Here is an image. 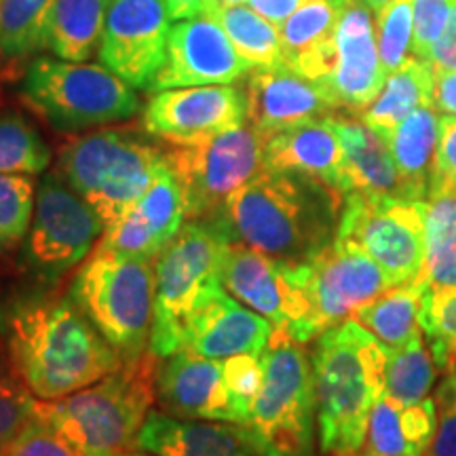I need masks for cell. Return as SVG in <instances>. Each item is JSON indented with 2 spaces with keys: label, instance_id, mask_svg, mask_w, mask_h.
Here are the masks:
<instances>
[{
  "label": "cell",
  "instance_id": "obj_1",
  "mask_svg": "<svg viewBox=\"0 0 456 456\" xmlns=\"http://www.w3.org/2000/svg\"><path fill=\"white\" fill-rule=\"evenodd\" d=\"M0 349L41 402L81 391L123 366L70 294L28 281L0 298Z\"/></svg>",
  "mask_w": 456,
  "mask_h": 456
},
{
  "label": "cell",
  "instance_id": "obj_2",
  "mask_svg": "<svg viewBox=\"0 0 456 456\" xmlns=\"http://www.w3.org/2000/svg\"><path fill=\"white\" fill-rule=\"evenodd\" d=\"M342 199L309 175L265 169L205 220H212L231 243L283 265H305L334 243Z\"/></svg>",
  "mask_w": 456,
  "mask_h": 456
},
{
  "label": "cell",
  "instance_id": "obj_3",
  "mask_svg": "<svg viewBox=\"0 0 456 456\" xmlns=\"http://www.w3.org/2000/svg\"><path fill=\"white\" fill-rule=\"evenodd\" d=\"M387 349L355 319L330 328L311 351L319 450L346 456L362 448L374 403L385 393Z\"/></svg>",
  "mask_w": 456,
  "mask_h": 456
},
{
  "label": "cell",
  "instance_id": "obj_4",
  "mask_svg": "<svg viewBox=\"0 0 456 456\" xmlns=\"http://www.w3.org/2000/svg\"><path fill=\"white\" fill-rule=\"evenodd\" d=\"M159 357L148 351L98 383L41 402L37 412L83 456H117L138 450V436L157 403Z\"/></svg>",
  "mask_w": 456,
  "mask_h": 456
},
{
  "label": "cell",
  "instance_id": "obj_5",
  "mask_svg": "<svg viewBox=\"0 0 456 456\" xmlns=\"http://www.w3.org/2000/svg\"><path fill=\"white\" fill-rule=\"evenodd\" d=\"M163 165L165 146L144 129L108 125L68 140L55 171L108 226L144 195Z\"/></svg>",
  "mask_w": 456,
  "mask_h": 456
},
{
  "label": "cell",
  "instance_id": "obj_6",
  "mask_svg": "<svg viewBox=\"0 0 456 456\" xmlns=\"http://www.w3.org/2000/svg\"><path fill=\"white\" fill-rule=\"evenodd\" d=\"M155 262L94 249L68 283V294L123 363L151 351Z\"/></svg>",
  "mask_w": 456,
  "mask_h": 456
},
{
  "label": "cell",
  "instance_id": "obj_7",
  "mask_svg": "<svg viewBox=\"0 0 456 456\" xmlns=\"http://www.w3.org/2000/svg\"><path fill=\"white\" fill-rule=\"evenodd\" d=\"M20 98L60 134H87L129 121L140 98L129 83L104 64L37 57L28 64Z\"/></svg>",
  "mask_w": 456,
  "mask_h": 456
},
{
  "label": "cell",
  "instance_id": "obj_8",
  "mask_svg": "<svg viewBox=\"0 0 456 456\" xmlns=\"http://www.w3.org/2000/svg\"><path fill=\"white\" fill-rule=\"evenodd\" d=\"M265 380L241 425L256 456H315L317 403L311 355L275 330L262 353Z\"/></svg>",
  "mask_w": 456,
  "mask_h": 456
},
{
  "label": "cell",
  "instance_id": "obj_9",
  "mask_svg": "<svg viewBox=\"0 0 456 456\" xmlns=\"http://www.w3.org/2000/svg\"><path fill=\"white\" fill-rule=\"evenodd\" d=\"M296 294V317L288 334L306 345L355 315L376 296L393 288L391 279L366 252L338 241L305 265H285Z\"/></svg>",
  "mask_w": 456,
  "mask_h": 456
},
{
  "label": "cell",
  "instance_id": "obj_10",
  "mask_svg": "<svg viewBox=\"0 0 456 456\" xmlns=\"http://www.w3.org/2000/svg\"><path fill=\"white\" fill-rule=\"evenodd\" d=\"M231 241L212 220H186L155 262V315L151 351L159 359L180 351L188 315L222 285V265Z\"/></svg>",
  "mask_w": 456,
  "mask_h": 456
},
{
  "label": "cell",
  "instance_id": "obj_11",
  "mask_svg": "<svg viewBox=\"0 0 456 456\" xmlns=\"http://www.w3.org/2000/svg\"><path fill=\"white\" fill-rule=\"evenodd\" d=\"M104 231L100 214L57 171L45 174L38 182L30 231L17 256L26 281L60 288L94 254Z\"/></svg>",
  "mask_w": 456,
  "mask_h": 456
},
{
  "label": "cell",
  "instance_id": "obj_12",
  "mask_svg": "<svg viewBox=\"0 0 456 456\" xmlns=\"http://www.w3.org/2000/svg\"><path fill=\"white\" fill-rule=\"evenodd\" d=\"M266 140L249 123L195 144H167L165 159L184 192L188 220L212 218L266 169Z\"/></svg>",
  "mask_w": 456,
  "mask_h": 456
},
{
  "label": "cell",
  "instance_id": "obj_13",
  "mask_svg": "<svg viewBox=\"0 0 456 456\" xmlns=\"http://www.w3.org/2000/svg\"><path fill=\"white\" fill-rule=\"evenodd\" d=\"M336 239L366 252L393 285L414 281L425 265V201L349 192Z\"/></svg>",
  "mask_w": 456,
  "mask_h": 456
},
{
  "label": "cell",
  "instance_id": "obj_14",
  "mask_svg": "<svg viewBox=\"0 0 456 456\" xmlns=\"http://www.w3.org/2000/svg\"><path fill=\"white\" fill-rule=\"evenodd\" d=\"M248 121V95L239 85H199L151 95L140 127L165 144H195Z\"/></svg>",
  "mask_w": 456,
  "mask_h": 456
},
{
  "label": "cell",
  "instance_id": "obj_15",
  "mask_svg": "<svg viewBox=\"0 0 456 456\" xmlns=\"http://www.w3.org/2000/svg\"><path fill=\"white\" fill-rule=\"evenodd\" d=\"M171 17L163 0H110L100 61L134 89H151L167 57Z\"/></svg>",
  "mask_w": 456,
  "mask_h": 456
},
{
  "label": "cell",
  "instance_id": "obj_16",
  "mask_svg": "<svg viewBox=\"0 0 456 456\" xmlns=\"http://www.w3.org/2000/svg\"><path fill=\"white\" fill-rule=\"evenodd\" d=\"M252 70L254 66L239 55L218 21L212 15H199L171 26L167 57L148 91L235 85Z\"/></svg>",
  "mask_w": 456,
  "mask_h": 456
},
{
  "label": "cell",
  "instance_id": "obj_17",
  "mask_svg": "<svg viewBox=\"0 0 456 456\" xmlns=\"http://www.w3.org/2000/svg\"><path fill=\"white\" fill-rule=\"evenodd\" d=\"M385 81L372 13L362 0H342L334 30V64L323 87L340 110L359 114L376 100Z\"/></svg>",
  "mask_w": 456,
  "mask_h": 456
},
{
  "label": "cell",
  "instance_id": "obj_18",
  "mask_svg": "<svg viewBox=\"0 0 456 456\" xmlns=\"http://www.w3.org/2000/svg\"><path fill=\"white\" fill-rule=\"evenodd\" d=\"M186 220L184 192L165 159L163 169L144 195L121 218L106 226L95 249L157 260Z\"/></svg>",
  "mask_w": 456,
  "mask_h": 456
},
{
  "label": "cell",
  "instance_id": "obj_19",
  "mask_svg": "<svg viewBox=\"0 0 456 456\" xmlns=\"http://www.w3.org/2000/svg\"><path fill=\"white\" fill-rule=\"evenodd\" d=\"M157 406L175 419L241 425V414L226 389L222 362L188 349L159 359Z\"/></svg>",
  "mask_w": 456,
  "mask_h": 456
},
{
  "label": "cell",
  "instance_id": "obj_20",
  "mask_svg": "<svg viewBox=\"0 0 456 456\" xmlns=\"http://www.w3.org/2000/svg\"><path fill=\"white\" fill-rule=\"evenodd\" d=\"M248 123L265 140L302 123L334 117L340 110L332 94L288 66L256 68L245 83Z\"/></svg>",
  "mask_w": 456,
  "mask_h": 456
},
{
  "label": "cell",
  "instance_id": "obj_21",
  "mask_svg": "<svg viewBox=\"0 0 456 456\" xmlns=\"http://www.w3.org/2000/svg\"><path fill=\"white\" fill-rule=\"evenodd\" d=\"M275 332L273 323L226 294L218 285L199 302L182 332V346L197 355L224 362L237 355H262Z\"/></svg>",
  "mask_w": 456,
  "mask_h": 456
},
{
  "label": "cell",
  "instance_id": "obj_22",
  "mask_svg": "<svg viewBox=\"0 0 456 456\" xmlns=\"http://www.w3.org/2000/svg\"><path fill=\"white\" fill-rule=\"evenodd\" d=\"M220 279L232 298L269 319L275 330L288 332L294 323L296 294L283 262L271 260L241 243H231Z\"/></svg>",
  "mask_w": 456,
  "mask_h": 456
},
{
  "label": "cell",
  "instance_id": "obj_23",
  "mask_svg": "<svg viewBox=\"0 0 456 456\" xmlns=\"http://www.w3.org/2000/svg\"><path fill=\"white\" fill-rule=\"evenodd\" d=\"M265 163L266 169L273 171L309 175L342 195L345 151L332 117L302 123L298 127L271 135L265 144Z\"/></svg>",
  "mask_w": 456,
  "mask_h": 456
},
{
  "label": "cell",
  "instance_id": "obj_24",
  "mask_svg": "<svg viewBox=\"0 0 456 456\" xmlns=\"http://www.w3.org/2000/svg\"><path fill=\"white\" fill-rule=\"evenodd\" d=\"M138 450L157 456H256L243 427L220 420H186L151 412Z\"/></svg>",
  "mask_w": 456,
  "mask_h": 456
},
{
  "label": "cell",
  "instance_id": "obj_25",
  "mask_svg": "<svg viewBox=\"0 0 456 456\" xmlns=\"http://www.w3.org/2000/svg\"><path fill=\"white\" fill-rule=\"evenodd\" d=\"M332 121L340 135L342 151H345L342 195L363 192V195L372 197L410 199L408 188L399 175L389 144L383 135L376 134L359 117L334 114Z\"/></svg>",
  "mask_w": 456,
  "mask_h": 456
},
{
  "label": "cell",
  "instance_id": "obj_26",
  "mask_svg": "<svg viewBox=\"0 0 456 456\" xmlns=\"http://www.w3.org/2000/svg\"><path fill=\"white\" fill-rule=\"evenodd\" d=\"M436 402L399 406L391 397L374 403L362 448L346 456H425L436 433Z\"/></svg>",
  "mask_w": 456,
  "mask_h": 456
},
{
  "label": "cell",
  "instance_id": "obj_27",
  "mask_svg": "<svg viewBox=\"0 0 456 456\" xmlns=\"http://www.w3.org/2000/svg\"><path fill=\"white\" fill-rule=\"evenodd\" d=\"M342 0H306L279 28L283 61L289 70L315 81L328 47L332 45Z\"/></svg>",
  "mask_w": 456,
  "mask_h": 456
},
{
  "label": "cell",
  "instance_id": "obj_28",
  "mask_svg": "<svg viewBox=\"0 0 456 456\" xmlns=\"http://www.w3.org/2000/svg\"><path fill=\"white\" fill-rule=\"evenodd\" d=\"M416 281L427 292L456 288V184L433 182L425 197V265Z\"/></svg>",
  "mask_w": 456,
  "mask_h": 456
},
{
  "label": "cell",
  "instance_id": "obj_29",
  "mask_svg": "<svg viewBox=\"0 0 456 456\" xmlns=\"http://www.w3.org/2000/svg\"><path fill=\"white\" fill-rule=\"evenodd\" d=\"M420 106H436V74L429 61L410 55L402 68L387 77L376 100L357 117L387 140Z\"/></svg>",
  "mask_w": 456,
  "mask_h": 456
},
{
  "label": "cell",
  "instance_id": "obj_30",
  "mask_svg": "<svg viewBox=\"0 0 456 456\" xmlns=\"http://www.w3.org/2000/svg\"><path fill=\"white\" fill-rule=\"evenodd\" d=\"M437 106H420L410 112L387 138L391 157L412 201H425L440 140Z\"/></svg>",
  "mask_w": 456,
  "mask_h": 456
},
{
  "label": "cell",
  "instance_id": "obj_31",
  "mask_svg": "<svg viewBox=\"0 0 456 456\" xmlns=\"http://www.w3.org/2000/svg\"><path fill=\"white\" fill-rule=\"evenodd\" d=\"M110 0H55L43 49L66 61H87L100 49Z\"/></svg>",
  "mask_w": 456,
  "mask_h": 456
},
{
  "label": "cell",
  "instance_id": "obj_32",
  "mask_svg": "<svg viewBox=\"0 0 456 456\" xmlns=\"http://www.w3.org/2000/svg\"><path fill=\"white\" fill-rule=\"evenodd\" d=\"M425 294V285L416 279L410 283L393 285L387 292L359 306L353 319L362 323L387 351L399 349L423 332L420 317Z\"/></svg>",
  "mask_w": 456,
  "mask_h": 456
},
{
  "label": "cell",
  "instance_id": "obj_33",
  "mask_svg": "<svg viewBox=\"0 0 456 456\" xmlns=\"http://www.w3.org/2000/svg\"><path fill=\"white\" fill-rule=\"evenodd\" d=\"M216 21L235 45L239 55L256 68L285 66L279 28L256 13L248 4L235 7H216L212 13Z\"/></svg>",
  "mask_w": 456,
  "mask_h": 456
},
{
  "label": "cell",
  "instance_id": "obj_34",
  "mask_svg": "<svg viewBox=\"0 0 456 456\" xmlns=\"http://www.w3.org/2000/svg\"><path fill=\"white\" fill-rule=\"evenodd\" d=\"M387 353L385 395L399 406H414L429 397L440 368L433 359L425 332L416 334L408 345Z\"/></svg>",
  "mask_w": 456,
  "mask_h": 456
},
{
  "label": "cell",
  "instance_id": "obj_35",
  "mask_svg": "<svg viewBox=\"0 0 456 456\" xmlns=\"http://www.w3.org/2000/svg\"><path fill=\"white\" fill-rule=\"evenodd\" d=\"M51 165V148L21 112L0 110V174L38 175Z\"/></svg>",
  "mask_w": 456,
  "mask_h": 456
},
{
  "label": "cell",
  "instance_id": "obj_36",
  "mask_svg": "<svg viewBox=\"0 0 456 456\" xmlns=\"http://www.w3.org/2000/svg\"><path fill=\"white\" fill-rule=\"evenodd\" d=\"M55 0H3L0 3V57L21 61L43 49V32Z\"/></svg>",
  "mask_w": 456,
  "mask_h": 456
},
{
  "label": "cell",
  "instance_id": "obj_37",
  "mask_svg": "<svg viewBox=\"0 0 456 456\" xmlns=\"http://www.w3.org/2000/svg\"><path fill=\"white\" fill-rule=\"evenodd\" d=\"M37 175L0 174V258H17L37 208Z\"/></svg>",
  "mask_w": 456,
  "mask_h": 456
},
{
  "label": "cell",
  "instance_id": "obj_38",
  "mask_svg": "<svg viewBox=\"0 0 456 456\" xmlns=\"http://www.w3.org/2000/svg\"><path fill=\"white\" fill-rule=\"evenodd\" d=\"M420 326L437 368L446 370L456 353V288L425 294Z\"/></svg>",
  "mask_w": 456,
  "mask_h": 456
},
{
  "label": "cell",
  "instance_id": "obj_39",
  "mask_svg": "<svg viewBox=\"0 0 456 456\" xmlns=\"http://www.w3.org/2000/svg\"><path fill=\"white\" fill-rule=\"evenodd\" d=\"M412 0H393L376 13V41L383 68L389 77L410 57L412 49Z\"/></svg>",
  "mask_w": 456,
  "mask_h": 456
},
{
  "label": "cell",
  "instance_id": "obj_40",
  "mask_svg": "<svg viewBox=\"0 0 456 456\" xmlns=\"http://www.w3.org/2000/svg\"><path fill=\"white\" fill-rule=\"evenodd\" d=\"M37 406L38 399L17 376L4 351L0 349V452L30 423Z\"/></svg>",
  "mask_w": 456,
  "mask_h": 456
},
{
  "label": "cell",
  "instance_id": "obj_41",
  "mask_svg": "<svg viewBox=\"0 0 456 456\" xmlns=\"http://www.w3.org/2000/svg\"><path fill=\"white\" fill-rule=\"evenodd\" d=\"M224 370V383L231 393L232 402L241 414V425L248 420L249 410H252L254 399L258 397L262 389V380H265V363L262 355H237L222 362Z\"/></svg>",
  "mask_w": 456,
  "mask_h": 456
},
{
  "label": "cell",
  "instance_id": "obj_42",
  "mask_svg": "<svg viewBox=\"0 0 456 456\" xmlns=\"http://www.w3.org/2000/svg\"><path fill=\"white\" fill-rule=\"evenodd\" d=\"M3 456H83L70 442L47 423L41 414H34L32 420L20 436L0 452Z\"/></svg>",
  "mask_w": 456,
  "mask_h": 456
},
{
  "label": "cell",
  "instance_id": "obj_43",
  "mask_svg": "<svg viewBox=\"0 0 456 456\" xmlns=\"http://www.w3.org/2000/svg\"><path fill=\"white\" fill-rule=\"evenodd\" d=\"M436 433L425 456H456V370H444L436 397Z\"/></svg>",
  "mask_w": 456,
  "mask_h": 456
},
{
  "label": "cell",
  "instance_id": "obj_44",
  "mask_svg": "<svg viewBox=\"0 0 456 456\" xmlns=\"http://www.w3.org/2000/svg\"><path fill=\"white\" fill-rule=\"evenodd\" d=\"M454 0H412V49L410 53L419 60L429 61L433 45L442 37L452 11Z\"/></svg>",
  "mask_w": 456,
  "mask_h": 456
},
{
  "label": "cell",
  "instance_id": "obj_45",
  "mask_svg": "<svg viewBox=\"0 0 456 456\" xmlns=\"http://www.w3.org/2000/svg\"><path fill=\"white\" fill-rule=\"evenodd\" d=\"M444 184H456V117L444 114L440 117V140H437L436 161H433L431 180Z\"/></svg>",
  "mask_w": 456,
  "mask_h": 456
},
{
  "label": "cell",
  "instance_id": "obj_46",
  "mask_svg": "<svg viewBox=\"0 0 456 456\" xmlns=\"http://www.w3.org/2000/svg\"><path fill=\"white\" fill-rule=\"evenodd\" d=\"M429 64L433 68V74L456 72V0L452 4V11H450L442 37L433 45Z\"/></svg>",
  "mask_w": 456,
  "mask_h": 456
},
{
  "label": "cell",
  "instance_id": "obj_47",
  "mask_svg": "<svg viewBox=\"0 0 456 456\" xmlns=\"http://www.w3.org/2000/svg\"><path fill=\"white\" fill-rule=\"evenodd\" d=\"M305 3L306 0H248V7L254 9L265 20H269L273 26L281 28L288 21V17Z\"/></svg>",
  "mask_w": 456,
  "mask_h": 456
},
{
  "label": "cell",
  "instance_id": "obj_48",
  "mask_svg": "<svg viewBox=\"0 0 456 456\" xmlns=\"http://www.w3.org/2000/svg\"><path fill=\"white\" fill-rule=\"evenodd\" d=\"M165 9L171 17V21L192 20L199 15L212 13V0H163Z\"/></svg>",
  "mask_w": 456,
  "mask_h": 456
},
{
  "label": "cell",
  "instance_id": "obj_49",
  "mask_svg": "<svg viewBox=\"0 0 456 456\" xmlns=\"http://www.w3.org/2000/svg\"><path fill=\"white\" fill-rule=\"evenodd\" d=\"M436 106L456 117V72L436 74Z\"/></svg>",
  "mask_w": 456,
  "mask_h": 456
},
{
  "label": "cell",
  "instance_id": "obj_50",
  "mask_svg": "<svg viewBox=\"0 0 456 456\" xmlns=\"http://www.w3.org/2000/svg\"><path fill=\"white\" fill-rule=\"evenodd\" d=\"M363 4H366V7L370 9V11H374V13H379V11H383L387 4L389 3H393V0H362Z\"/></svg>",
  "mask_w": 456,
  "mask_h": 456
},
{
  "label": "cell",
  "instance_id": "obj_51",
  "mask_svg": "<svg viewBox=\"0 0 456 456\" xmlns=\"http://www.w3.org/2000/svg\"><path fill=\"white\" fill-rule=\"evenodd\" d=\"M212 11L216 7H235V4H248V0H212Z\"/></svg>",
  "mask_w": 456,
  "mask_h": 456
},
{
  "label": "cell",
  "instance_id": "obj_52",
  "mask_svg": "<svg viewBox=\"0 0 456 456\" xmlns=\"http://www.w3.org/2000/svg\"><path fill=\"white\" fill-rule=\"evenodd\" d=\"M117 456H157V454L144 452V450H140V452H135V450H131V452H123V454H117Z\"/></svg>",
  "mask_w": 456,
  "mask_h": 456
},
{
  "label": "cell",
  "instance_id": "obj_53",
  "mask_svg": "<svg viewBox=\"0 0 456 456\" xmlns=\"http://www.w3.org/2000/svg\"><path fill=\"white\" fill-rule=\"evenodd\" d=\"M450 366H452V368L456 370V353H454V357H452V363H450Z\"/></svg>",
  "mask_w": 456,
  "mask_h": 456
},
{
  "label": "cell",
  "instance_id": "obj_54",
  "mask_svg": "<svg viewBox=\"0 0 456 456\" xmlns=\"http://www.w3.org/2000/svg\"><path fill=\"white\" fill-rule=\"evenodd\" d=\"M0 3H3V0H0Z\"/></svg>",
  "mask_w": 456,
  "mask_h": 456
},
{
  "label": "cell",
  "instance_id": "obj_55",
  "mask_svg": "<svg viewBox=\"0 0 456 456\" xmlns=\"http://www.w3.org/2000/svg\"><path fill=\"white\" fill-rule=\"evenodd\" d=\"M0 456H3V454H0Z\"/></svg>",
  "mask_w": 456,
  "mask_h": 456
}]
</instances>
